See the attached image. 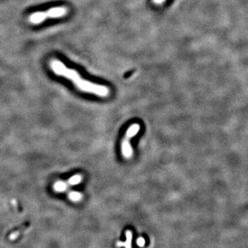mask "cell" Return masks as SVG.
<instances>
[{
	"instance_id": "6",
	"label": "cell",
	"mask_w": 248,
	"mask_h": 248,
	"mask_svg": "<svg viewBox=\"0 0 248 248\" xmlns=\"http://www.w3.org/2000/svg\"><path fill=\"white\" fill-rule=\"evenodd\" d=\"M68 197L71 201H79L81 199L82 195L80 192L72 191L70 192L68 194Z\"/></svg>"
},
{
	"instance_id": "7",
	"label": "cell",
	"mask_w": 248,
	"mask_h": 248,
	"mask_svg": "<svg viewBox=\"0 0 248 248\" xmlns=\"http://www.w3.org/2000/svg\"><path fill=\"white\" fill-rule=\"evenodd\" d=\"M145 243H146V241L143 237H139V238H137V244L139 247H143L145 246Z\"/></svg>"
},
{
	"instance_id": "5",
	"label": "cell",
	"mask_w": 248,
	"mask_h": 248,
	"mask_svg": "<svg viewBox=\"0 0 248 248\" xmlns=\"http://www.w3.org/2000/svg\"><path fill=\"white\" fill-rule=\"evenodd\" d=\"M125 237H126V240H125V242H121V241L117 242V247H125L126 248L131 247L132 240H133V232L130 230L125 231Z\"/></svg>"
},
{
	"instance_id": "8",
	"label": "cell",
	"mask_w": 248,
	"mask_h": 248,
	"mask_svg": "<svg viewBox=\"0 0 248 248\" xmlns=\"http://www.w3.org/2000/svg\"><path fill=\"white\" fill-rule=\"evenodd\" d=\"M17 236H18V233H17V232H15V233H13V234L11 235L10 238L11 240H14L17 237Z\"/></svg>"
},
{
	"instance_id": "9",
	"label": "cell",
	"mask_w": 248,
	"mask_h": 248,
	"mask_svg": "<svg viewBox=\"0 0 248 248\" xmlns=\"http://www.w3.org/2000/svg\"><path fill=\"white\" fill-rule=\"evenodd\" d=\"M152 1L156 4H161L165 1V0H152Z\"/></svg>"
},
{
	"instance_id": "2",
	"label": "cell",
	"mask_w": 248,
	"mask_h": 248,
	"mask_svg": "<svg viewBox=\"0 0 248 248\" xmlns=\"http://www.w3.org/2000/svg\"><path fill=\"white\" fill-rule=\"evenodd\" d=\"M67 8L65 7L52 8L46 11L37 12L30 15L29 21L31 24H39L47 19L62 17L67 14Z\"/></svg>"
},
{
	"instance_id": "1",
	"label": "cell",
	"mask_w": 248,
	"mask_h": 248,
	"mask_svg": "<svg viewBox=\"0 0 248 248\" xmlns=\"http://www.w3.org/2000/svg\"><path fill=\"white\" fill-rule=\"evenodd\" d=\"M50 68L55 75L64 76L74 83L76 87L81 91L94 94L99 97L108 95V88L102 85L93 84L90 81L83 79L75 70L70 69L64 65L61 61L53 59L50 62Z\"/></svg>"
},
{
	"instance_id": "3",
	"label": "cell",
	"mask_w": 248,
	"mask_h": 248,
	"mask_svg": "<svg viewBox=\"0 0 248 248\" xmlns=\"http://www.w3.org/2000/svg\"><path fill=\"white\" fill-rule=\"evenodd\" d=\"M140 130V125L138 124H134L127 130L126 133L121 143V152L125 158L129 159L133 154V150L132 148L130 141L136 134H138Z\"/></svg>"
},
{
	"instance_id": "4",
	"label": "cell",
	"mask_w": 248,
	"mask_h": 248,
	"mask_svg": "<svg viewBox=\"0 0 248 248\" xmlns=\"http://www.w3.org/2000/svg\"><path fill=\"white\" fill-rule=\"evenodd\" d=\"M82 176L80 174H76L70 178L67 181H57L53 185V189L57 192H62L66 191L69 186H72L79 184L81 181Z\"/></svg>"
}]
</instances>
